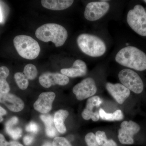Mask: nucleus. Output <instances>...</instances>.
<instances>
[{"mask_svg": "<svg viewBox=\"0 0 146 146\" xmlns=\"http://www.w3.org/2000/svg\"><path fill=\"white\" fill-rule=\"evenodd\" d=\"M116 62L122 66L139 71L146 70V54L138 48L128 46L120 50L115 56Z\"/></svg>", "mask_w": 146, "mask_h": 146, "instance_id": "1", "label": "nucleus"}, {"mask_svg": "<svg viewBox=\"0 0 146 146\" xmlns=\"http://www.w3.org/2000/svg\"><path fill=\"white\" fill-rule=\"evenodd\" d=\"M35 35L42 42H52L56 47L63 46L68 37V33L65 27L58 24H44L38 28Z\"/></svg>", "mask_w": 146, "mask_h": 146, "instance_id": "2", "label": "nucleus"}, {"mask_svg": "<svg viewBox=\"0 0 146 146\" xmlns=\"http://www.w3.org/2000/svg\"><path fill=\"white\" fill-rule=\"evenodd\" d=\"M77 43L82 51L91 57H100L106 52L105 43L96 35L82 33L78 36Z\"/></svg>", "mask_w": 146, "mask_h": 146, "instance_id": "3", "label": "nucleus"}, {"mask_svg": "<svg viewBox=\"0 0 146 146\" xmlns=\"http://www.w3.org/2000/svg\"><path fill=\"white\" fill-rule=\"evenodd\" d=\"M13 44L18 54L29 60L35 59L40 52V46L37 41L31 36L17 35L13 39Z\"/></svg>", "mask_w": 146, "mask_h": 146, "instance_id": "4", "label": "nucleus"}, {"mask_svg": "<svg viewBox=\"0 0 146 146\" xmlns=\"http://www.w3.org/2000/svg\"><path fill=\"white\" fill-rule=\"evenodd\" d=\"M127 21L133 31L141 36H146V11L143 6L137 5L129 10Z\"/></svg>", "mask_w": 146, "mask_h": 146, "instance_id": "5", "label": "nucleus"}, {"mask_svg": "<svg viewBox=\"0 0 146 146\" xmlns=\"http://www.w3.org/2000/svg\"><path fill=\"white\" fill-rule=\"evenodd\" d=\"M119 79L123 86L136 94H140L144 89L143 82L140 76L130 69H125L120 71Z\"/></svg>", "mask_w": 146, "mask_h": 146, "instance_id": "6", "label": "nucleus"}, {"mask_svg": "<svg viewBox=\"0 0 146 146\" xmlns=\"http://www.w3.org/2000/svg\"><path fill=\"white\" fill-rule=\"evenodd\" d=\"M107 1L91 2L85 7L84 16L86 20L90 21H98L103 17L109 10L110 4Z\"/></svg>", "mask_w": 146, "mask_h": 146, "instance_id": "7", "label": "nucleus"}, {"mask_svg": "<svg viewBox=\"0 0 146 146\" xmlns=\"http://www.w3.org/2000/svg\"><path fill=\"white\" fill-rule=\"evenodd\" d=\"M97 88L96 82L91 77L84 79L74 86L73 92L77 99L83 100L93 96L96 93Z\"/></svg>", "mask_w": 146, "mask_h": 146, "instance_id": "8", "label": "nucleus"}, {"mask_svg": "<svg viewBox=\"0 0 146 146\" xmlns=\"http://www.w3.org/2000/svg\"><path fill=\"white\" fill-rule=\"evenodd\" d=\"M140 126L133 121H124L121 124L118 131V138L121 143L131 145L134 143L133 137L140 130Z\"/></svg>", "mask_w": 146, "mask_h": 146, "instance_id": "9", "label": "nucleus"}, {"mask_svg": "<svg viewBox=\"0 0 146 146\" xmlns=\"http://www.w3.org/2000/svg\"><path fill=\"white\" fill-rule=\"evenodd\" d=\"M39 80L40 84L46 88L56 84L65 86L68 84L70 81L69 78L63 74L50 72L42 74L39 77Z\"/></svg>", "mask_w": 146, "mask_h": 146, "instance_id": "10", "label": "nucleus"}, {"mask_svg": "<svg viewBox=\"0 0 146 146\" xmlns=\"http://www.w3.org/2000/svg\"><path fill=\"white\" fill-rule=\"evenodd\" d=\"M55 97V94L54 92H43L40 94L35 102L33 105L34 109L44 114L49 112L52 108V103Z\"/></svg>", "mask_w": 146, "mask_h": 146, "instance_id": "11", "label": "nucleus"}, {"mask_svg": "<svg viewBox=\"0 0 146 146\" xmlns=\"http://www.w3.org/2000/svg\"><path fill=\"white\" fill-rule=\"evenodd\" d=\"M106 87L109 94L119 104L123 103L130 96V90L121 84L107 82Z\"/></svg>", "mask_w": 146, "mask_h": 146, "instance_id": "12", "label": "nucleus"}, {"mask_svg": "<svg viewBox=\"0 0 146 146\" xmlns=\"http://www.w3.org/2000/svg\"><path fill=\"white\" fill-rule=\"evenodd\" d=\"M102 101L98 96L91 97L87 100L86 107L82 113V117L84 120L91 119L94 121H97L100 119L99 113L98 111H93L95 107H99Z\"/></svg>", "mask_w": 146, "mask_h": 146, "instance_id": "13", "label": "nucleus"}, {"mask_svg": "<svg viewBox=\"0 0 146 146\" xmlns=\"http://www.w3.org/2000/svg\"><path fill=\"white\" fill-rule=\"evenodd\" d=\"M0 103L4 104L11 111L19 112L25 107L24 102L13 94L0 93Z\"/></svg>", "mask_w": 146, "mask_h": 146, "instance_id": "14", "label": "nucleus"}, {"mask_svg": "<svg viewBox=\"0 0 146 146\" xmlns=\"http://www.w3.org/2000/svg\"><path fill=\"white\" fill-rule=\"evenodd\" d=\"M61 74L71 78L83 76L87 72V65L83 60L78 59L74 61L72 67L64 68L60 70Z\"/></svg>", "mask_w": 146, "mask_h": 146, "instance_id": "15", "label": "nucleus"}, {"mask_svg": "<svg viewBox=\"0 0 146 146\" xmlns=\"http://www.w3.org/2000/svg\"><path fill=\"white\" fill-rule=\"evenodd\" d=\"M74 2L72 0H43L41 3L45 8L51 10L59 11L69 8Z\"/></svg>", "mask_w": 146, "mask_h": 146, "instance_id": "16", "label": "nucleus"}, {"mask_svg": "<svg viewBox=\"0 0 146 146\" xmlns=\"http://www.w3.org/2000/svg\"><path fill=\"white\" fill-rule=\"evenodd\" d=\"M69 116V112L64 110H60L55 113L54 116V123L58 131L60 133H64L66 131V127L64 121Z\"/></svg>", "mask_w": 146, "mask_h": 146, "instance_id": "17", "label": "nucleus"}, {"mask_svg": "<svg viewBox=\"0 0 146 146\" xmlns=\"http://www.w3.org/2000/svg\"><path fill=\"white\" fill-rule=\"evenodd\" d=\"M18 121V118L14 117L9 120L5 125V130L7 133L14 140H17L22 136V129L19 127H13V126L16 124Z\"/></svg>", "mask_w": 146, "mask_h": 146, "instance_id": "18", "label": "nucleus"}, {"mask_svg": "<svg viewBox=\"0 0 146 146\" xmlns=\"http://www.w3.org/2000/svg\"><path fill=\"white\" fill-rule=\"evenodd\" d=\"M9 74V70L6 67H0V93L7 94L10 91V86L6 80Z\"/></svg>", "mask_w": 146, "mask_h": 146, "instance_id": "19", "label": "nucleus"}, {"mask_svg": "<svg viewBox=\"0 0 146 146\" xmlns=\"http://www.w3.org/2000/svg\"><path fill=\"white\" fill-rule=\"evenodd\" d=\"M100 117L102 119L106 121H121L123 118V115L121 110H118L113 113L106 112L102 108H100L99 111Z\"/></svg>", "mask_w": 146, "mask_h": 146, "instance_id": "20", "label": "nucleus"}, {"mask_svg": "<svg viewBox=\"0 0 146 146\" xmlns=\"http://www.w3.org/2000/svg\"><path fill=\"white\" fill-rule=\"evenodd\" d=\"M15 81L19 88L22 90L26 89L29 86V80L22 72H17L14 74Z\"/></svg>", "mask_w": 146, "mask_h": 146, "instance_id": "21", "label": "nucleus"}, {"mask_svg": "<svg viewBox=\"0 0 146 146\" xmlns=\"http://www.w3.org/2000/svg\"><path fill=\"white\" fill-rule=\"evenodd\" d=\"M23 73L27 78L33 80L37 76L38 72L36 67L32 64H27L24 68Z\"/></svg>", "mask_w": 146, "mask_h": 146, "instance_id": "22", "label": "nucleus"}, {"mask_svg": "<svg viewBox=\"0 0 146 146\" xmlns=\"http://www.w3.org/2000/svg\"><path fill=\"white\" fill-rule=\"evenodd\" d=\"M53 146H72L66 138L63 137H56L52 142Z\"/></svg>", "mask_w": 146, "mask_h": 146, "instance_id": "23", "label": "nucleus"}, {"mask_svg": "<svg viewBox=\"0 0 146 146\" xmlns=\"http://www.w3.org/2000/svg\"><path fill=\"white\" fill-rule=\"evenodd\" d=\"M85 141L88 146H99L96 140V136L92 132L86 134L85 137Z\"/></svg>", "mask_w": 146, "mask_h": 146, "instance_id": "24", "label": "nucleus"}, {"mask_svg": "<svg viewBox=\"0 0 146 146\" xmlns=\"http://www.w3.org/2000/svg\"><path fill=\"white\" fill-rule=\"evenodd\" d=\"M95 136L97 143L99 146H102L108 140L107 136L104 131H98Z\"/></svg>", "mask_w": 146, "mask_h": 146, "instance_id": "25", "label": "nucleus"}, {"mask_svg": "<svg viewBox=\"0 0 146 146\" xmlns=\"http://www.w3.org/2000/svg\"><path fill=\"white\" fill-rule=\"evenodd\" d=\"M0 146H24L22 144L16 141L7 142L5 140L4 136L0 133Z\"/></svg>", "mask_w": 146, "mask_h": 146, "instance_id": "26", "label": "nucleus"}, {"mask_svg": "<svg viewBox=\"0 0 146 146\" xmlns=\"http://www.w3.org/2000/svg\"><path fill=\"white\" fill-rule=\"evenodd\" d=\"M41 120L44 123L46 127L53 125L54 122V118L50 115H42L40 116Z\"/></svg>", "mask_w": 146, "mask_h": 146, "instance_id": "27", "label": "nucleus"}, {"mask_svg": "<svg viewBox=\"0 0 146 146\" xmlns=\"http://www.w3.org/2000/svg\"><path fill=\"white\" fill-rule=\"evenodd\" d=\"M26 130L28 132L36 133L39 131V127L36 123L31 122L27 126Z\"/></svg>", "mask_w": 146, "mask_h": 146, "instance_id": "28", "label": "nucleus"}, {"mask_svg": "<svg viewBox=\"0 0 146 146\" xmlns=\"http://www.w3.org/2000/svg\"><path fill=\"white\" fill-rule=\"evenodd\" d=\"M46 132L47 136L50 137H54L56 135V129L53 126L46 127Z\"/></svg>", "mask_w": 146, "mask_h": 146, "instance_id": "29", "label": "nucleus"}, {"mask_svg": "<svg viewBox=\"0 0 146 146\" xmlns=\"http://www.w3.org/2000/svg\"><path fill=\"white\" fill-rule=\"evenodd\" d=\"M34 141V138L33 136L27 135L25 136L23 138L24 144L26 146L30 145Z\"/></svg>", "mask_w": 146, "mask_h": 146, "instance_id": "30", "label": "nucleus"}, {"mask_svg": "<svg viewBox=\"0 0 146 146\" xmlns=\"http://www.w3.org/2000/svg\"><path fill=\"white\" fill-rule=\"evenodd\" d=\"M102 146H117V145L115 141L110 139V140H108Z\"/></svg>", "mask_w": 146, "mask_h": 146, "instance_id": "31", "label": "nucleus"}, {"mask_svg": "<svg viewBox=\"0 0 146 146\" xmlns=\"http://www.w3.org/2000/svg\"><path fill=\"white\" fill-rule=\"evenodd\" d=\"M6 114L7 111H6L5 110L0 106V123L2 122L3 120V116L6 115Z\"/></svg>", "mask_w": 146, "mask_h": 146, "instance_id": "32", "label": "nucleus"}, {"mask_svg": "<svg viewBox=\"0 0 146 146\" xmlns=\"http://www.w3.org/2000/svg\"><path fill=\"white\" fill-rule=\"evenodd\" d=\"M3 21V15L1 8L0 6V23L2 22Z\"/></svg>", "mask_w": 146, "mask_h": 146, "instance_id": "33", "label": "nucleus"}, {"mask_svg": "<svg viewBox=\"0 0 146 146\" xmlns=\"http://www.w3.org/2000/svg\"><path fill=\"white\" fill-rule=\"evenodd\" d=\"M42 146H53L50 143H46L44 144Z\"/></svg>", "mask_w": 146, "mask_h": 146, "instance_id": "34", "label": "nucleus"}]
</instances>
